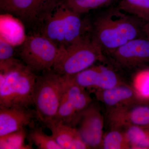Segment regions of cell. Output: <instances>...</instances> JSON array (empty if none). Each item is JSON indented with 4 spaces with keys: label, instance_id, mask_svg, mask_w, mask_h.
I'll use <instances>...</instances> for the list:
<instances>
[{
    "label": "cell",
    "instance_id": "obj_1",
    "mask_svg": "<svg viewBox=\"0 0 149 149\" xmlns=\"http://www.w3.org/2000/svg\"><path fill=\"white\" fill-rule=\"evenodd\" d=\"M125 13L118 7L109 9L91 25V38L103 52L110 54L130 40L146 37L143 30L144 22Z\"/></svg>",
    "mask_w": 149,
    "mask_h": 149
},
{
    "label": "cell",
    "instance_id": "obj_2",
    "mask_svg": "<svg viewBox=\"0 0 149 149\" xmlns=\"http://www.w3.org/2000/svg\"><path fill=\"white\" fill-rule=\"evenodd\" d=\"M0 107L29 108L33 105L37 75L13 58L0 64Z\"/></svg>",
    "mask_w": 149,
    "mask_h": 149
},
{
    "label": "cell",
    "instance_id": "obj_3",
    "mask_svg": "<svg viewBox=\"0 0 149 149\" xmlns=\"http://www.w3.org/2000/svg\"><path fill=\"white\" fill-rule=\"evenodd\" d=\"M64 77L52 69L37 75L33 97V105L37 119L46 125L54 120L61 100Z\"/></svg>",
    "mask_w": 149,
    "mask_h": 149
},
{
    "label": "cell",
    "instance_id": "obj_4",
    "mask_svg": "<svg viewBox=\"0 0 149 149\" xmlns=\"http://www.w3.org/2000/svg\"><path fill=\"white\" fill-rule=\"evenodd\" d=\"M104 60V52L91 35L66 48H61L52 69L63 76H72Z\"/></svg>",
    "mask_w": 149,
    "mask_h": 149
},
{
    "label": "cell",
    "instance_id": "obj_5",
    "mask_svg": "<svg viewBox=\"0 0 149 149\" xmlns=\"http://www.w3.org/2000/svg\"><path fill=\"white\" fill-rule=\"evenodd\" d=\"M60 50L44 35L35 33L25 37L19 56L24 64L33 72H44L52 68Z\"/></svg>",
    "mask_w": 149,
    "mask_h": 149
},
{
    "label": "cell",
    "instance_id": "obj_6",
    "mask_svg": "<svg viewBox=\"0 0 149 149\" xmlns=\"http://www.w3.org/2000/svg\"><path fill=\"white\" fill-rule=\"evenodd\" d=\"M63 76L62 96L54 120L74 127L79 115L92 103V100L86 90L77 84L71 76Z\"/></svg>",
    "mask_w": 149,
    "mask_h": 149
},
{
    "label": "cell",
    "instance_id": "obj_7",
    "mask_svg": "<svg viewBox=\"0 0 149 149\" xmlns=\"http://www.w3.org/2000/svg\"><path fill=\"white\" fill-rule=\"evenodd\" d=\"M46 0H0V8L27 24H40L46 14L54 8Z\"/></svg>",
    "mask_w": 149,
    "mask_h": 149
},
{
    "label": "cell",
    "instance_id": "obj_8",
    "mask_svg": "<svg viewBox=\"0 0 149 149\" xmlns=\"http://www.w3.org/2000/svg\"><path fill=\"white\" fill-rule=\"evenodd\" d=\"M76 125H78L76 128L88 148H101L104 135V120L97 106L92 103L80 113Z\"/></svg>",
    "mask_w": 149,
    "mask_h": 149
},
{
    "label": "cell",
    "instance_id": "obj_9",
    "mask_svg": "<svg viewBox=\"0 0 149 149\" xmlns=\"http://www.w3.org/2000/svg\"><path fill=\"white\" fill-rule=\"evenodd\" d=\"M71 76L82 88L95 92L109 89L123 82L112 68L104 65H93Z\"/></svg>",
    "mask_w": 149,
    "mask_h": 149
},
{
    "label": "cell",
    "instance_id": "obj_10",
    "mask_svg": "<svg viewBox=\"0 0 149 149\" xmlns=\"http://www.w3.org/2000/svg\"><path fill=\"white\" fill-rule=\"evenodd\" d=\"M108 120L111 128H122L130 125H149V107L140 102L109 109Z\"/></svg>",
    "mask_w": 149,
    "mask_h": 149
},
{
    "label": "cell",
    "instance_id": "obj_11",
    "mask_svg": "<svg viewBox=\"0 0 149 149\" xmlns=\"http://www.w3.org/2000/svg\"><path fill=\"white\" fill-rule=\"evenodd\" d=\"M109 54L119 66L136 67L149 61V40L146 37L135 38L120 46Z\"/></svg>",
    "mask_w": 149,
    "mask_h": 149
},
{
    "label": "cell",
    "instance_id": "obj_12",
    "mask_svg": "<svg viewBox=\"0 0 149 149\" xmlns=\"http://www.w3.org/2000/svg\"><path fill=\"white\" fill-rule=\"evenodd\" d=\"M35 110L22 107H0V136L22 129L27 126L35 127Z\"/></svg>",
    "mask_w": 149,
    "mask_h": 149
},
{
    "label": "cell",
    "instance_id": "obj_13",
    "mask_svg": "<svg viewBox=\"0 0 149 149\" xmlns=\"http://www.w3.org/2000/svg\"><path fill=\"white\" fill-rule=\"evenodd\" d=\"M61 2L45 15L40 24V33L51 40L59 49L65 47V25Z\"/></svg>",
    "mask_w": 149,
    "mask_h": 149
},
{
    "label": "cell",
    "instance_id": "obj_14",
    "mask_svg": "<svg viewBox=\"0 0 149 149\" xmlns=\"http://www.w3.org/2000/svg\"><path fill=\"white\" fill-rule=\"evenodd\" d=\"M96 98L108 108H114L140 101L132 86L123 82L112 88L95 92Z\"/></svg>",
    "mask_w": 149,
    "mask_h": 149
},
{
    "label": "cell",
    "instance_id": "obj_15",
    "mask_svg": "<svg viewBox=\"0 0 149 149\" xmlns=\"http://www.w3.org/2000/svg\"><path fill=\"white\" fill-rule=\"evenodd\" d=\"M65 25V47L73 45L91 34L87 31H91V25L83 20L80 14L73 11L61 2Z\"/></svg>",
    "mask_w": 149,
    "mask_h": 149
},
{
    "label": "cell",
    "instance_id": "obj_16",
    "mask_svg": "<svg viewBox=\"0 0 149 149\" xmlns=\"http://www.w3.org/2000/svg\"><path fill=\"white\" fill-rule=\"evenodd\" d=\"M47 126L62 149H89L75 127L55 120L50 123Z\"/></svg>",
    "mask_w": 149,
    "mask_h": 149
},
{
    "label": "cell",
    "instance_id": "obj_17",
    "mask_svg": "<svg viewBox=\"0 0 149 149\" xmlns=\"http://www.w3.org/2000/svg\"><path fill=\"white\" fill-rule=\"evenodd\" d=\"M144 127L130 125L122 128L128 141L130 149L149 148V133Z\"/></svg>",
    "mask_w": 149,
    "mask_h": 149
},
{
    "label": "cell",
    "instance_id": "obj_18",
    "mask_svg": "<svg viewBox=\"0 0 149 149\" xmlns=\"http://www.w3.org/2000/svg\"><path fill=\"white\" fill-rule=\"evenodd\" d=\"M118 7L144 22H149V0H120Z\"/></svg>",
    "mask_w": 149,
    "mask_h": 149
},
{
    "label": "cell",
    "instance_id": "obj_19",
    "mask_svg": "<svg viewBox=\"0 0 149 149\" xmlns=\"http://www.w3.org/2000/svg\"><path fill=\"white\" fill-rule=\"evenodd\" d=\"M100 149H130L126 136L122 128H112L104 134Z\"/></svg>",
    "mask_w": 149,
    "mask_h": 149
},
{
    "label": "cell",
    "instance_id": "obj_20",
    "mask_svg": "<svg viewBox=\"0 0 149 149\" xmlns=\"http://www.w3.org/2000/svg\"><path fill=\"white\" fill-rule=\"evenodd\" d=\"M27 137V134L25 129L0 136V149H33L32 145L25 143Z\"/></svg>",
    "mask_w": 149,
    "mask_h": 149
},
{
    "label": "cell",
    "instance_id": "obj_21",
    "mask_svg": "<svg viewBox=\"0 0 149 149\" xmlns=\"http://www.w3.org/2000/svg\"><path fill=\"white\" fill-rule=\"evenodd\" d=\"M31 145L34 144L39 149H62L52 136H48L41 128L34 127L27 134Z\"/></svg>",
    "mask_w": 149,
    "mask_h": 149
},
{
    "label": "cell",
    "instance_id": "obj_22",
    "mask_svg": "<svg viewBox=\"0 0 149 149\" xmlns=\"http://www.w3.org/2000/svg\"><path fill=\"white\" fill-rule=\"evenodd\" d=\"M114 0H62L70 10L81 14L95 9L109 5Z\"/></svg>",
    "mask_w": 149,
    "mask_h": 149
},
{
    "label": "cell",
    "instance_id": "obj_23",
    "mask_svg": "<svg viewBox=\"0 0 149 149\" xmlns=\"http://www.w3.org/2000/svg\"><path fill=\"white\" fill-rule=\"evenodd\" d=\"M132 88L140 100L149 99V69L142 70L133 76Z\"/></svg>",
    "mask_w": 149,
    "mask_h": 149
},
{
    "label": "cell",
    "instance_id": "obj_24",
    "mask_svg": "<svg viewBox=\"0 0 149 149\" xmlns=\"http://www.w3.org/2000/svg\"><path fill=\"white\" fill-rule=\"evenodd\" d=\"M13 45L3 38H0V63L13 58Z\"/></svg>",
    "mask_w": 149,
    "mask_h": 149
},
{
    "label": "cell",
    "instance_id": "obj_25",
    "mask_svg": "<svg viewBox=\"0 0 149 149\" xmlns=\"http://www.w3.org/2000/svg\"><path fill=\"white\" fill-rule=\"evenodd\" d=\"M143 30L145 37L149 40V22H144Z\"/></svg>",
    "mask_w": 149,
    "mask_h": 149
},
{
    "label": "cell",
    "instance_id": "obj_26",
    "mask_svg": "<svg viewBox=\"0 0 149 149\" xmlns=\"http://www.w3.org/2000/svg\"><path fill=\"white\" fill-rule=\"evenodd\" d=\"M46 1L47 2L51 4H53L57 3L59 2L60 1H58V0H46Z\"/></svg>",
    "mask_w": 149,
    "mask_h": 149
}]
</instances>
